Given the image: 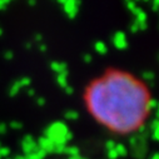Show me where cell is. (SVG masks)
Instances as JSON below:
<instances>
[{"label": "cell", "instance_id": "obj_29", "mask_svg": "<svg viewBox=\"0 0 159 159\" xmlns=\"http://www.w3.org/2000/svg\"><path fill=\"white\" fill-rule=\"evenodd\" d=\"M35 39H36V42H42L43 36H42V35H36V36H35Z\"/></svg>", "mask_w": 159, "mask_h": 159}, {"label": "cell", "instance_id": "obj_32", "mask_svg": "<svg viewBox=\"0 0 159 159\" xmlns=\"http://www.w3.org/2000/svg\"><path fill=\"white\" fill-rule=\"evenodd\" d=\"M2 35H3V29L0 28V36H2Z\"/></svg>", "mask_w": 159, "mask_h": 159}, {"label": "cell", "instance_id": "obj_5", "mask_svg": "<svg viewBox=\"0 0 159 159\" xmlns=\"http://www.w3.org/2000/svg\"><path fill=\"white\" fill-rule=\"evenodd\" d=\"M111 42L118 50H125L128 48V39L124 31H115L111 38Z\"/></svg>", "mask_w": 159, "mask_h": 159}, {"label": "cell", "instance_id": "obj_11", "mask_svg": "<svg viewBox=\"0 0 159 159\" xmlns=\"http://www.w3.org/2000/svg\"><path fill=\"white\" fill-rule=\"evenodd\" d=\"M94 49H95V52L98 54H102V55H105L108 53V47H107V44L104 42H97L94 44Z\"/></svg>", "mask_w": 159, "mask_h": 159}, {"label": "cell", "instance_id": "obj_8", "mask_svg": "<svg viewBox=\"0 0 159 159\" xmlns=\"http://www.w3.org/2000/svg\"><path fill=\"white\" fill-rule=\"evenodd\" d=\"M50 69H52L54 73H57V75L68 73V65H66V63H64V61H53V63L50 64Z\"/></svg>", "mask_w": 159, "mask_h": 159}, {"label": "cell", "instance_id": "obj_1", "mask_svg": "<svg viewBox=\"0 0 159 159\" xmlns=\"http://www.w3.org/2000/svg\"><path fill=\"white\" fill-rule=\"evenodd\" d=\"M83 102L93 120L114 135L142 133L158 104L148 83L120 68H107L93 78L85 85Z\"/></svg>", "mask_w": 159, "mask_h": 159}, {"label": "cell", "instance_id": "obj_3", "mask_svg": "<svg viewBox=\"0 0 159 159\" xmlns=\"http://www.w3.org/2000/svg\"><path fill=\"white\" fill-rule=\"evenodd\" d=\"M64 13L66 14V16L69 19H74L78 13H79V7H80V3L75 2V0H69V2H60Z\"/></svg>", "mask_w": 159, "mask_h": 159}, {"label": "cell", "instance_id": "obj_28", "mask_svg": "<svg viewBox=\"0 0 159 159\" xmlns=\"http://www.w3.org/2000/svg\"><path fill=\"white\" fill-rule=\"evenodd\" d=\"M150 159H159V153H154V154L150 157Z\"/></svg>", "mask_w": 159, "mask_h": 159}, {"label": "cell", "instance_id": "obj_9", "mask_svg": "<svg viewBox=\"0 0 159 159\" xmlns=\"http://www.w3.org/2000/svg\"><path fill=\"white\" fill-rule=\"evenodd\" d=\"M149 127H150V130H152V137L157 142H159V119L155 118L154 120H152Z\"/></svg>", "mask_w": 159, "mask_h": 159}, {"label": "cell", "instance_id": "obj_2", "mask_svg": "<svg viewBox=\"0 0 159 159\" xmlns=\"http://www.w3.org/2000/svg\"><path fill=\"white\" fill-rule=\"evenodd\" d=\"M44 137L50 139L54 145H66L68 142L73 139V134L64 122H54L49 124L44 130Z\"/></svg>", "mask_w": 159, "mask_h": 159}, {"label": "cell", "instance_id": "obj_21", "mask_svg": "<svg viewBox=\"0 0 159 159\" xmlns=\"http://www.w3.org/2000/svg\"><path fill=\"white\" fill-rule=\"evenodd\" d=\"M9 5L8 0H0V10H5V8Z\"/></svg>", "mask_w": 159, "mask_h": 159}, {"label": "cell", "instance_id": "obj_7", "mask_svg": "<svg viewBox=\"0 0 159 159\" xmlns=\"http://www.w3.org/2000/svg\"><path fill=\"white\" fill-rule=\"evenodd\" d=\"M38 147H39V149L40 150H43L44 153H54V148H55V145H54V143L50 140V139H48L47 137H40L38 140Z\"/></svg>", "mask_w": 159, "mask_h": 159}, {"label": "cell", "instance_id": "obj_26", "mask_svg": "<svg viewBox=\"0 0 159 159\" xmlns=\"http://www.w3.org/2000/svg\"><path fill=\"white\" fill-rule=\"evenodd\" d=\"M64 92H65L66 94H73V93H74V88L69 85V87H66V88L64 89Z\"/></svg>", "mask_w": 159, "mask_h": 159}, {"label": "cell", "instance_id": "obj_30", "mask_svg": "<svg viewBox=\"0 0 159 159\" xmlns=\"http://www.w3.org/2000/svg\"><path fill=\"white\" fill-rule=\"evenodd\" d=\"M28 94L31 97V95H35V92H34V89H29V92H28Z\"/></svg>", "mask_w": 159, "mask_h": 159}, {"label": "cell", "instance_id": "obj_20", "mask_svg": "<svg viewBox=\"0 0 159 159\" xmlns=\"http://www.w3.org/2000/svg\"><path fill=\"white\" fill-rule=\"evenodd\" d=\"M125 5H127V8H128V10H129L130 13H134V11L138 9L137 4H135V3H133V2H129V3H127Z\"/></svg>", "mask_w": 159, "mask_h": 159}, {"label": "cell", "instance_id": "obj_19", "mask_svg": "<svg viewBox=\"0 0 159 159\" xmlns=\"http://www.w3.org/2000/svg\"><path fill=\"white\" fill-rule=\"evenodd\" d=\"M9 127L13 128L14 130H20V129L23 128V124H21L20 122H18V120H13V122L9 124Z\"/></svg>", "mask_w": 159, "mask_h": 159}, {"label": "cell", "instance_id": "obj_13", "mask_svg": "<svg viewBox=\"0 0 159 159\" xmlns=\"http://www.w3.org/2000/svg\"><path fill=\"white\" fill-rule=\"evenodd\" d=\"M45 155H47V153H44V152L40 150V149H38L36 152H34V153H31V154L24 155V158H25V159H44Z\"/></svg>", "mask_w": 159, "mask_h": 159}, {"label": "cell", "instance_id": "obj_15", "mask_svg": "<svg viewBox=\"0 0 159 159\" xmlns=\"http://www.w3.org/2000/svg\"><path fill=\"white\" fill-rule=\"evenodd\" d=\"M64 154H66V155H69V157H76V155H79V149H78V147H65V149H64Z\"/></svg>", "mask_w": 159, "mask_h": 159}, {"label": "cell", "instance_id": "obj_16", "mask_svg": "<svg viewBox=\"0 0 159 159\" xmlns=\"http://www.w3.org/2000/svg\"><path fill=\"white\" fill-rule=\"evenodd\" d=\"M154 73L153 71H150V70H145L143 74H142V79L145 82V83H148V82H152L153 79H154Z\"/></svg>", "mask_w": 159, "mask_h": 159}, {"label": "cell", "instance_id": "obj_23", "mask_svg": "<svg viewBox=\"0 0 159 159\" xmlns=\"http://www.w3.org/2000/svg\"><path fill=\"white\" fill-rule=\"evenodd\" d=\"M7 130H8V125L4 124V123H3V124L0 123V134H5Z\"/></svg>", "mask_w": 159, "mask_h": 159}, {"label": "cell", "instance_id": "obj_33", "mask_svg": "<svg viewBox=\"0 0 159 159\" xmlns=\"http://www.w3.org/2000/svg\"><path fill=\"white\" fill-rule=\"evenodd\" d=\"M7 159H14V158H7Z\"/></svg>", "mask_w": 159, "mask_h": 159}, {"label": "cell", "instance_id": "obj_25", "mask_svg": "<svg viewBox=\"0 0 159 159\" xmlns=\"http://www.w3.org/2000/svg\"><path fill=\"white\" fill-rule=\"evenodd\" d=\"M92 59H93V57H92L90 54H84V55H83V60H84L85 63H90Z\"/></svg>", "mask_w": 159, "mask_h": 159}, {"label": "cell", "instance_id": "obj_17", "mask_svg": "<svg viewBox=\"0 0 159 159\" xmlns=\"http://www.w3.org/2000/svg\"><path fill=\"white\" fill-rule=\"evenodd\" d=\"M107 155H108V159H118V158H119V155H118L115 148L107 150Z\"/></svg>", "mask_w": 159, "mask_h": 159}, {"label": "cell", "instance_id": "obj_14", "mask_svg": "<svg viewBox=\"0 0 159 159\" xmlns=\"http://www.w3.org/2000/svg\"><path fill=\"white\" fill-rule=\"evenodd\" d=\"M115 150H116V153H118L119 157H125L128 154V149H127V147L123 143H116Z\"/></svg>", "mask_w": 159, "mask_h": 159}, {"label": "cell", "instance_id": "obj_4", "mask_svg": "<svg viewBox=\"0 0 159 159\" xmlns=\"http://www.w3.org/2000/svg\"><path fill=\"white\" fill-rule=\"evenodd\" d=\"M21 149H23V152H24L25 155L31 154V153H34V152H36V150L39 149L38 142H36L30 134H28V135H25V137L23 138V140H21Z\"/></svg>", "mask_w": 159, "mask_h": 159}, {"label": "cell", "instance_id": "obj_10", "mask_svg": "<svg viewBox=\"0 0 159 159\" xmlns=\"http://www.w3.org/2000/svg\"><path fill=\"white\" fill-rule=\"evenodd\" d=\"M57 82H58L59 87H60L63 90H64L66 87H69V83H68V73L57 75Z\"/></svg>", "mask_w": 159, "mask_h": 159}, {"label": "cell", "instance_id": "obj_34", "mask_svg": "<svg viewBox=\"0 0 159 159\" xmlns=\"http://www.w3.org/2000/svg\"><path fill=\"white\" fill-rule=\"evenodd\" d=\"M0 159H3V158H2V157H0Z\"/></svg>", "mask_w": 159, "mask_h": 159}, {"label": "cell", "instance_id": "obj_27", "mask_svg": "<svg viewBox=\"0 0 159 159\" xmlns=\"http://www.w3.org/2000/svg\"><path fill=\"white\" fill-rule=\"evenodd\" d=\"M38 105H44L45 104V99L44 98H38Z\"/></svg>", "mask_w": 159, "mask_h": 159}, {"label": "cell", "instance_id": "obj_31", "mask_svg": "<svg viewBox=\"0 0 159 159\" xmlns=\"http://www.w3.org/2000/svg\"><path fill=\"white\" fill-rule=\"evenodd\" d=\"M68 159H83L80 155H76V157H69Z\"/></svg>", "mask_w": 159, "mask_h": 159}, {"label": "cell", "instance_id": "obj_24", "mask_svg": "<svg viewBox=\"0 0 159 159\" xmlns=\"http://www.w3.org/2000/svg\"><path fill=\"white\" fill-rule=\"evenodd\" d=\"M152 9L154 11H158L159 10V0H155V2L152 3Z\"/></svg>", "mask_w": 159, "mask_h": 159}, {"label": "cell", "instance_id": "obj_22", "mask_svg": "<svg viewBox=\"0 0 159 159\" xmlns=\"http://www.w3.org/2000/svg\"><path fill=\"white\" fill-rule=\"evenodd\" d=\"M13 57H14V54H13V52H10V50H7V52L4 53V58H5L7 60H11Z\"/></svg>", "mask_w": 159, "mask_h": 159}, {"label": "cell", "instance_id": "obj_35", "mask_svg": "<svg viewBox=\"0 0 159 159\" xmlns=\"http://www.w3.org/2000/svg\"><path fill=\"white\" fill-rule=\"evenodd\" d=\"M158 119H159V118H158Z\"/></svg>", "mask_w": 159, "mask_h": 159}, {"label": "cell", "instance_id": "obj_12", "mask_svg": "<svg viewBox=\"0 0 159 159\" xmlns=\"http://www.w3.org/2000/svg\"><path fill=\"white\" fill-rule=\"evenodd\" d=\"M64 118H65V120H78L79 119V113H78V110H73V109H70V110H66L65 113H64Z\"/></svg>", "mask_w": 159, "mask_h": 159}, {"label": "cell", "instance_id": "obj_6", "mask_svg": "<svg viewBox=\"0 0 159 159\" xmlns=\"http://www.w3.org/2000/svg\"><path fill=\"white\" fill-rule=\"evenodd\" d=\"M30 84V79L29 78H21V79H18L15 80L11 87H10V90H9V95L10 97H15L20 90H23L25 87H29Z\"/></svg>", "mask_w": 159, "mask_h": 159}, {"label": "cell", "instance_id": "obj_18", "mask_svg": "<svg viewBox=\"0 0 159 159\" xmlns=\"http://www.w3.org/2000/svg\"><path fill=\"white\" fill-rule=\"evenodd\" d=\"M9 154H10V149L8 147L0 145V157H2V158H7Z\"/></svg>", "mask_w": 159, "mask_h": 159}]
</instances>
